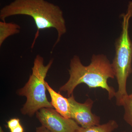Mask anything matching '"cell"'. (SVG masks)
I'll list each match as a JSON object with an SVG mask.
<instances>
[{"label":"cell","mask_w":132,"mask_h":132,"mask_svg":"<svg viewBox=\"0 0 132 132\" xmlns=\"http://www.w3.org/2000/svg\"><path fill=\"white\" fill-rule=\"evenodd\" d=\"M20 125V119L18 118H13L7 122V127L10 130L17 127Z\"/></svg>","instance_id":"11"},{"label":"cell","mask_w":132,"mask_h":132,"mask_svg":"<svg viewBox=\"0 0 132 132\" xmlns=\"http://www.w3.org/2000/svg\"><path fill=\"white\" fill-rule=\"evenodd\" d=\"M123 17L122 31L115 43V55L112 63L118 89L116 93V104L122 106L128 96L127 90L128 78L132 73V42L129 34V22L132 17V2L128 5L127 11Z\"/></svg>","instance_id":"3"},{"label":"cell","mask_w":132,"mask_h":132,"mask_svg":"<svg viewBox=\"0 0 132 132\" xmlns=\"http://www.w3.org/2000/svg\"><path fill=\"white\" fill-rule=\"evenodd\" d=\"M18 15L31 16L35 22L37 30L32 48L34 46L40 30L50 28L56 30L58 35L53 48L67 33L65 20L62 10L59 6L46 0H14L0 10L2 21H5L9 16Z\"/></svg>","instance_id":"1"},{"label":"cell","mask_w":132,"mask_h":132,"mask_svg":"<svg viewBox=\"0 0 132 132\" xmlns=\"http://www.w3.org/2000/svg\"><path fill=\"white\" fill-rule=\"evenodd\" d=\"M42 126L52 132H76L80 126L72 119L64 118L53 108H43L36 112Z\"/></svg>","instance_id":"5"},{"label":"cell","mask_w":132,"mask_h":132,"mask_svg":"<svg viewBox=\"0 0 132 132\" xmlns=\"http://www.w3.org/2000/svg\"><path fill=\"white\" fill-rule=\"evenodd\" d=\"M70 106L71 119L81 127L87 128L100 125V118L92 112L94 101L89 98L84 103L76 100L73 94L68 98Z\"/></svg>","instance_id":"6"},{"label":"cell","mask_w":132,"mask_h":132,"mask_svg":"<svg viewBox=\"0 0 132 132\" xmlns=\"http://www.w3.org/2000/svg\"><path fill=\"white\" fill-rule=\"evenodd\" d=\"M45 85L51 98V104L60 114L68 119H71L70 106L68 98L57 93L52 88L46 81Z\"/></svg>","instance_id":"7"},{"label":"cell","mask_w":132,"mask_h":132,"mask_svg":"<svg viewBox=\"0 0 132 132\" xmlns=\"http://www.w3.org/2000/svg\"><path fill=\"white\" fill-rule=\"evenodd\" d=\"M118 123L114 120L109 121L102 125L83 128L80 127L76 132H112L118 128Z\"/></svg>","instance_id":"9"},{"label":"cell","mask_w":132,"mask_h":132,"mask_svg":"<svg viewBox=\"0 0 132 132\" xmlns=\"http://www.w3.org/2000/svg\"><path fill=\"white\" fill-rule=\"evenodd\" d=\"M53 59L45 66L44 59L37 55L34 61L32 73L24 87L17 91L20 96L27 98L26 103L21 108V113L31 117L43 108H53L46 95L45 79L53 63Z\"/></svg>","instance_id":"4"},{"label":"cell","mask_w":132,"mask_h":132,"mask_svg":"<svg viewBox=\"0 0 132 132\" xmlns=\"http://www.w3.org/2000/svg\"><path fill=\"white\" fill-rule=\"evenodd\" d=\"M69 72V79L60 88L61 92H67L68 97L78 85L85 83L89 88H100L105 90L109 100L115 97V89L108 83V79H114L115 75L112 63L106 55H93L91 62L86 66L82 64L79 57L74 55L70 62Z\"/></svg>","instance_id":"2"},{"label":"cell","mask_w":132,"mask_h":132,"mask_svg":"<svg viewBox=\"0 0 132 132\" xmlns=\"http://www.w3.org/2000/svg\"><path fill=\"white\" fill-rule=\"evenodd\" d=\"M20 29V27L16 23L0 22V46L10 36L19 34Z\"/></svg>","instance_id":"8"},{"label":"cell","mask_w":132,"mask_h":132,"mask_svg":"<svg viewBox=\"0 0 132 132\" xmlns=\"http://www.w3.org/2000/svg\"><path fill=\"white\" fill-rule=\"evenodd\" d=\"M126 132V131H123V132Z\"/></svg>","instance_id":"16"},{"label":"cell","mask_w":132,"mask_h":132,"mask_svg":"<svg viewBox=\"0 0 132 132\" xmlns=\"http://www.w3.org/2000/svg\"><path fill=\"white\" fill-rule=\"evenodd\" d=\"M128 96H129V97L132 100V92Z\"/></svg>","instance_id":"14"},{"label":"cell","mask_w":132,"mask_h":132,"mask_svg":"<svg viewBox=\"0 0 132 132\" xmlns=\"http://www.w3.org/2000/svg\"><path fill=\"white\" fill-rule=\"evenodd\" d=\"M0 132H5L3 131V130L2 128L1 127H0Z\"/></svg>","instance_id":"15"},{"label":"cell","mask_w":132,"mask_h":132,"mask_svg":"<svg viewBox=\"0 0 132 132\" xmlns=\"http://www.w3.org/2000/svg\"><path fill=\"white\" fill-rule=\"evenodd\" d=\"M35 132H52L47 129L46 128L42 126L36 128Z\"/></svg>","instance_id":"13"},{"label":"cell","mask_w":132,"mask_h":132,"mask_svg":"<svg viewBox=\"0 0 132 132\" xmlns=\"http://www.w3.org/2000/svg\"><path fill=\"white\" fill-rule=\"evenodd\" d=\"M10 130V132H24V128L21 125Z\"/></svg>","instance_id":"12"},{"label":"cell","mask_w":132,"mask_h":132,"mask_svg":"<svg viewBox=\"0 0 132 132\" xmlns=\"http://www.w3.org/2000/svg\"><path fill=\"white\" fill-rule=\"evenodd\" d=\"M122 106L124 109L123 119L132 127V100L129 96L124 100Z\"/></svg>","instance_id":"10"}]
</instances>
